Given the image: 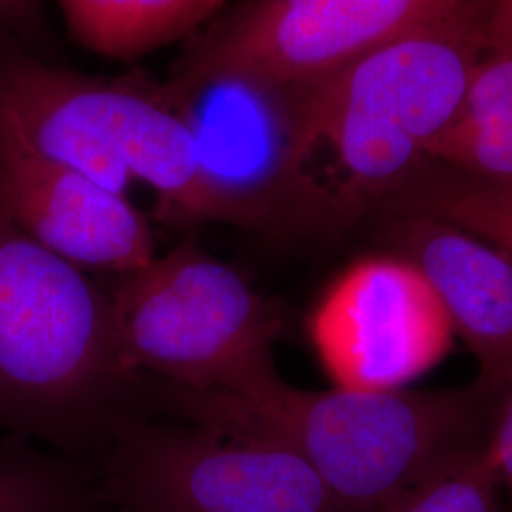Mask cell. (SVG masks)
<instances>
[{
	"label": "cell",
	"mask_w": 512,
	"mask_h": 512,
	"mask_svg": "<svg viewBox=\"0 0 512 512\" xmlns=\"http://www.w3.org/2000/svg\"><path fill=\"white\" fill-rule=\"evenodd\" d=\"M0 129L120 194L135 181L147 184L156 217L167 224H209L194 141L164 82L141 74L88 76L4 55Z\"/></svg>",
	"instance_id": "277c9868"
},
{
	"label": "cell",
	"mask_w": 512,
	"mask_h": 512,
	"mask_svg": "<svg viewBox=\"0 0 512 512\" xmlns=\"http://www.w3.org/2000/svg\"><path fill=\"white\" fill-rule=\"evenodd\" d=\"M427 162L475 181L512 183V46L486 42L458 112Z\"/></svg>",
	"instance_id": "7c38bea8"
},
{
	"label": "cell",
	"mask_w": 512,
	"mask_h": 512,
	"mask_svg": "<svg viewBox=\"0 0 512 512\" xmlns=\"http://www.w3.org/2000/svg\"><path fill=\"white\" fill-rule=\"evenodd\" d=\"M395 253L427 277L459 336L475 355L484 395L512 384V260L442 220L399 213L389 224Z\"/></svg>",
	"instance_id": "8fae6325"
},
{
	"label": "cell",
	"mask_w": 512,
	"mask_h": 512,
	"mask_svg": "<svg viewBox=\"0 0 512 512\" xmlns=\"http://www.w3.org/2000/svg\"><path fill=\"white\" fill-rule=\"evenodd\" d=\"M74 38L112 59L139 57L137 0H59Z\"/></svg>",
	"instance_id": "2e32d148"
},
{
	"label": "cell",
	"mask_w": 512,
	"mask_h": 512,
	"mask_svg": "<svg viewBox=\"0 0 512 512\" xmlns=\"http://www.w3.org/2000/svg\"><path fill=\"white\" fill-rule=\"evenodd\" d=\"M133 378L110 294L0 211V427L73 452L110 420Z\"/></svg>",
	"instance_id": "3957f363"
},
{
	"label": "cell",
	"mask_w": 512,
	"mask_h": 512,
	"mask_svg": "<svg viewBox=\"0 0 512 512\" xmlns=\"http://www.w3.org/2000/svg\"><path fill=\"white\" fill-rule=\"evenodd\" d=\"M164 88L194 141L209 222L277 239L342 232L311 177L302 86L209 71L171 74Z\"/></svg>",
	"instance_id": "5b68a950"
},
{
	"label": "cell",
	"mask_w": 512,
	"mask_h": 512,
	"mask_svg": "<svg viewBox=\"0 0 512 512\" xmlns=\"http://www.w3.org/2000/svg\"><path fill=\"white\" fill-rule=\"evenodd\" d=\"M497 488L484 448H461L376 512H497Z\"/></svg>",
	"instance_id": "9a60e30c"
},
{
	"label": "cell",
	"mask_w": 512,
	"mask_h": 512,
	"mask_svg": "<svg viewBox=\"0 0 512 512\" xmlns=\"http://www.w3.org/2000/svg\"><path fill=\"white\" fill-rule=\"evenodd\" d=\"M384 207L458 226L512 260V183L475 181L440 165H421Z\"/></svg>",
	"instance_id": "4fadbf2b"
},
{
	"label": "cell",
	"mask_w": 512,
	"mask_h": 512,
	"mask_svg": "<svg viewBox=\"0 0 512 512\" xmlns=\"http://www.w3.org/2000/svg\"><path fill=\"white\" fill-rule=\"evenodd\" d=\"M226 0H137L141 55L202 25Z\"/></svg>",
	"instance_id": "e0dca14e"
},
{
	"label": "cell",
	"mask_w": 512,
	"mask_h": 512,
	"mask_svg": "<svg viewBox=\"0 0 512 512\" xmlns=\"http://www.w3.org/2000/svg\"><path fill=\"white\" fill-rule=\"evenodd\" d=\"M488 0L302 86L311 177L342 232L384 207L452 122L486 50Z\"/></svg>",
	"instance_id": "6da1fadb"
},
{
	"label": "cell",
	"mask_w": 512,
	"mask_h": 512,
	"mask_svg": "<svg viewBox=\"0 0 512 512\" xmlns=\"http://www.w3.org/2000/svg\"><path fill=\"white\" fill-rule=\"evenodd\" d=\"M0 211L82 270L131 274L154 258L147 217L92 177L55 164L0 129Z\"/></svg>",
	"instance_id": "30bf717a"
},
{
	"label": "cell",
	"mask_w": 512,
	"mask_h": 512,
	"mask_svg": "<svg viewBox=\"0 0 512 512\" xmlns=\"http://www.w3.org/2000/svg\"><path fill=\"white\" fill-rule=\"evenodd\" d=\"M116 427L107 490L126 512H346L289 450L200 427Z\"/></svg>",
	"instance_id": "52a82bcc"
},
{
	"label": "cell",
	"mask_w": 512,
	"mask_h": 512,
	"mask_svg": "<svg viewBox=\"0 0 512 512\" xmlns=\"http://www.w3.org/2000/svg\"><path fill=\"white\" fill-rule=\"evenodd\" d=\"M471 0H243L179 59L175 76L241 71L304 86L399 38L456 16Z\"/></svg>",
	"instance_id": "ba28073f"
},
{
	"label": "cell",
	"mask_w": 512,
	"mask_h": 512,
	"mask_svg": "<svg viewBox=\"0 0 512 512\" xmlns=\"http://www.w3.org/2000/svg\"><path fill=\"white\" fill-rule=\"evenodd\" d=\"M486 42L512 46V0H488Z\"/></svg>",
	"instance_id": "ffe728a7"
},
{
	"label": "cell",
	"mask_w": 512,
	"mask_h": 512,
	"mask_svg": "<svg viewBox=\"0 0 512 512\" xmlns=\"http://www.w3.org/2000/svg\"><path fill=\"white\" fill-rule=\"evenodd\" d=\"M308 338L334 387L384 393L439 365L456 332L427 277L393 251L361 256L330 281Z\"/></svg>",
	"instance_id": "9c48e42d"
},
{
	"label": "cell",
	"mask_w": 512,
	"mask_h": 512,
	"mask_svg": "<svg viewBox=\"0 0 512 512\" xmlns=\"http://www.w3.org/2000/svg\"><path fill=\"white\" fill-rule=\"evenodd\" d=\"M40 14V0H0V33H21Z\"/></svg>",
	"instance_id": "d6986e66"
},
{
	"label": "cell",
	"mask_w": 512,
	"mask_h": 512,
	"mask_svg": "<svg viewBox=\"0 0 512 512\" xmlns=\"http://www.w3.org/2000/svg\"><path fill=\"white\" fill-rule=\"evenodd\" d=\"M114 340L131 376L190 389L251 391L279 376V317L236 268L194 238L122 275L110 291Z\"/></svg>",
	"instance_id": "8992f818"
},
{
	"label": "cell",
	"mask_w": 512,
	"mask_h": 512,
	"mask_svg": "<svg viewBox=\"0 0 512 512\" xmlns=\"http://www.w3.org/2000/svg\"><path fill=\"white\" fill-rule=\"evenodd\" d=\"M505 403L495 425L492 439L484 446L486 459L490 461L499 486H507L512 492V384L503 395Z\"/></svg>",
	"instance_id": "ac0fdd59"
},
{
	"label": "cell",
	"mask_w": 512,
	"mask_h": 512,
	"mask_svg": "<svg viewBox=\"0 0 512 512\" xmlns=\"http://www.w3.org/2000/svg\"><path fill=\"white\" fill-rule=\"evenodd\" d=\"M92 511V484L76 463L19 437L0 446V512Z\"/></svg>",
	"instance_id": "5bb4252c"
},
{
	"label": "cell",
	"mask_w": 512,
	"mask_h": 512,
	"mask_svg": "<svg viewBox=\"0 0 512 512\" xmlns=\"http://www.w3.org/2000/svg\"><path fill=\"white\" fill-rule=\"evenodd\" d=\"M162 395L194 427L304 459L344 511L376 512L461 450L484 393L310 391L275 376L251 391L167 384Z\"/></svg>",
	"instance_id": "7a4b0ae2"
}]
</instances>
